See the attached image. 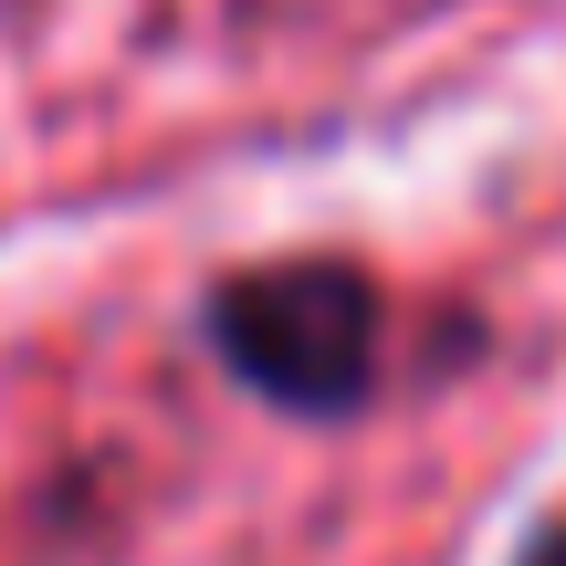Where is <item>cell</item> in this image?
<instances>
[{
	"label": "cell",
	"mask_w": 566,
	"mask_h": 566,
	"mask_svg": "<svg viewBox=\"0 0 566 566\" xmlns=\"http://www.w3.org/2000/svg\"><path fill=\"white\" fill-rule=\"evenodd\" d=\"M200 346L242 399L283 409V420H357L378 399L388 357V294L346 252H283V263H242L200 294Z\"/></svg>",
	"instance_id": "obj_1"
},
{
	"label": "cell",
	"mask_w": 566,
	"mask_h": 566,
	"mask_svg": "<svg viewBox=\"0 0 566 566\" xmlns=\"http://www.w3.org/2000/svg\"><path fill=\"white\" fill-rule=\"evenodd\" d=\"M514 566H566V514H546V525L514 546Z\"/></svg>",
	"instance_id": "obj_2"
}]
</instances>
